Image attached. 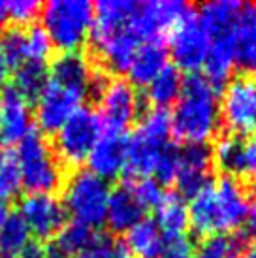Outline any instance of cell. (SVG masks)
Listing matches in <instances>:
<instances>
[{"instance_id": "83f0119b", "label": "cell", "mask_w": 256, "mask_h": 258, "mask_svg": "<svg viewBox=\"0 0 256 258\" xmlns=\"http://www.w3.org/2000/svg\"><path fill=\"white\" fill-rule=\"evenodd\" d=\"M30 241V232L17 213H10L0 226V258H15Z\"/></svg>"}, {"instance_id": "3957f363", "label": "cell", "mask_w": 256, "mask_h": 258, "mask_svg": "<svg viewBox=\"0 0 256 258\" xmlns=\"http://www.w3.org/2000/svg\"><path fill=\"white\" fill-rule=\"evenodd\" d=\"M171 117V134L183 144H206L221 124L217 87L200 74L183 79Z\"/></svg>"}, {"instance_id": "603a6c76", "label": "cell", "mask_w": 256, "mask_h": 258, "mask_svg": "<svg viewBox=\"0 0 256 258\" xmlns=\"http://www.w3.org/2000/svg\"><path fill=\"white\" fill-rule=\"evenodd\" d=\"M122 243L128 256L157 258L164 245V237L153 219H142L130 230H126V237Z\"/></svg>"}, {"instance_id": "1f68e13d", "label": "cell", "mask_w": 256, "mask_h": 258, "mask_svg": "<svg viewBox=\"0 0 256 258\" xmlns=\"http://www.w3.org/2000/svg\"><path fill=\"white\" fill-rule=\"evenodd\" d=\"M25 53H27V60L43 62V64L47 62V58L53 53V43L42 27L30 25L25 29Z\"/></svg>"}, {"instance_id": "ffe728a7", "label": "cell", "mask_w": 256, "mask_h": 258, "mask_svg": "<svg viewBox=\"0 0 256 258\" xmlns=\"http://www.w3.org/2000/svg\"><path fill=\"white\" fill-rule=\"evenodd\" d=\"M166 64H168V47L164 45L162 40L142 42L126 66L128 81L134 87H147Z\"/></svg>"}, {"instance_id": "f546056e", "label": "cell", "mask_w": 256, "mask_h": 258, "mask_svg": "<svg viewBox=\"0 0 256 258\" xmlns=\"http://www.w3.org/2000/svg\"><path fill=\"white\" fill-rule=\"evenodd\" d=\"M243 252L241 239L234 234L209 236L194 249V258H239Z\"/></svg>"}, {"instance_id": "d4e9b609", "label": "cell", "mask_w": 256, "mask_h": 258, "mask_svg": "<svg viewBox=\"0 0 256 258\" xmlns=\"http://www.w3.org/2000/svg\"><path fill=\"white\" fill-rule=\"evenodd\" d=\"M183 74L173 64H166L158 76L147 85V100L153 108L168 109L173 102H177L183 87Z\"/></svg>"}, {"instance_id": "7a4b0ae2", "label": "cell", "mask_w": 256, "mask_h": 258, "mask_svg": "<svg viewBox=\"0 0 256 258\" xmlns=\"http://www.w3.org/2000/svg\"><path fill=\"white\" fill-rule=\"evenodd\" d=\"M134 0H102L94 6L91 43L102 64L113 72H126V66L140 45L134 30Z\"/></svg>"}, {"instance_id": "44dd1931", "label": "cell", "mask_w": 256, "mask_h": 258, "mask_svg": "<svg viewBox=\"0 0 256 258\" xmlns=\"http://www.w3.org/2000/svg\"><path fill=\"white\" fill-rule=\"evenodd\" d=\"M235 64L256 72V2L241 4L234 27Z\"/></svg>"}, {"instance_id": "7bdbcfd3", "label": "cell", "mask_w": 256, "mask_h": 258, "mask_svg": "<svg viewBox=\"0 0 256 258\" xmlns=\"http://www.w3.org/2000/svg\"><path fill=\"white\" fill-rule=\"evenodd\" d=\"M10 215V211H8V206L4 200H0V226H2V222L6 221V217Z\"/></svg>"}, {"instance_id": "ac0fdd59", "label": "cell", "mask_w": 256, "mask_h": 258, "mask_svg": "<svg viewBox=\"0 0 256 258\" xmlns=\"http://www.w3.org/2000/svg\"><path fill=\"white\" fill-rule=\"evenodd\" d=\"M85 162L89 164L87 170L98 175L100 179L107 183L117 179L121 173H124L126 166V136L104 130Z\"/></svg>"}, {"instance_id": "4316f807", "label": "cell", "mask_w": 256, "mask_h": 258, "mask_svg": "<svg viewBox=\"0 0 256 258\" xmlns=\"http://www.w3.org/2000/svg\"><path fill=\"white\" fill-rule=\"evenodd\" d=\"M49 81V70L43 62L27 60L14 68V89L25 98H36Z\"/></svg>"}, {"instance_id": "e0dca14e", "label": "cell", "mask_w": 256, "mask_h": 258, "mask_svg": "<svg viewBox=\"0 0 256 258\" xmlns=\"http://www.w3.org/2000/svg\"><path fill=\"white\" fill-rule=\"evenodd\" d=\"M49 70V79L58 85H64L78 91L83 96L93 91L98 85L100 79L94 76L93 64L87 55L81 51H70V53H60L53 58Z\"/></svg>"}, {"instance_id": "d6986e66", "label": "cell", "mask_w": 256, "mask_h": 258, "mask_svg": "<svg viewBox=\"0 0 256 258\" xmlns=\"http://www.w3.org/2000/svg\"><path fill=\"white\" fill-rule=\"evenodd\" d=\"M239 8L241 2L237 0H211L200 8L198 21L211 45L234 47V27Z\"/></svg>"}, {"instance_id": "f6af8a7d", "label": "cell", "mask_w": 256, "mask_h": 258, "mask_svg": "<svg viewBox=\"0 0 256 258\" xmlns=\"http://www.w3.org/2000/svg\"><path fill=\"white\" fill-rule=\"evenodd\" d=\"M6 21V14H4V2H0V27Z\"/></svg>"}, {"instance_id": "7402d4cb", "label": "cell", "mask_w": 256, "mask_h": 258, "mask_svg": "<svg viewBox=\"0 0 256 258\" xmlns=\"http://www.w3.org/2000/svg\"><path fill=\"white\" fill-rule=\"evenodd\" d=\"M143 219V209L132 194L130 183L117 186L109 194L106 211V224L113 232H126Z\"/></svg>"}, {"instance_id": "e575fe53", "label": "cell", "mask_w": 256, "mask_h": 258, "mask_svg": "<svg viewBox=\"0 0 256 258\" xmlns=\"http://www.w3.org/2000/svg\"><path fill=\"white\" fill-rule=\"evenodd\" d=\"M72 258H128V252L122 241L96 234L93 243Z\"/></svg>"}, {"instance_id": "d590c367", "label": "cell", "mask_w": 256, "mask_h": 258, "mask_svg": "<svg viewBox=\"0 0 256 258\" xmlns=\"http://www.w3.org/2000/svg\"><path fill=\"white\" fill-rule=\"evenodd\" d=\"M132 194L138 200V204L142 206V209H155L160 204L162 196L166 192L162 190V185L158 183L155 177H142V179H136L134 183H130Z\"/></svg>"}, {"instance_id": "f1b7e54d", "label": "cell", "mask_w": 256, "mask_h": 258, "mask_svg": "<svg viewBox=\"0 0 256 258\" xmlns=\"http://www.w3.org/2000/svg\"><path fill=\"white\" fill-rule=\"evenodd\" d=\"M211 160L221 168L226 175L241 172L243 166V142L234 134L221 136L211 149Z\"/></svg>"}, {"instance_id": "52a82bcc", "label": "cell", "mask_w": 256, "mask_h": 258, "mask_svg": "<svg viewBox=\"0 0 256 258\" xmlns=\"http://www.w3.org/2000/svg\"><path fill=\"white\" fill-rule=\"evenodd\" d=\"M23 186L29 192H55L64 183V170L55 151L40 130H30L17 149Z\"/></svg>"}, {"instance_id": "5b68a950", "label": "cell", "mask_w": 256, "mask_h": 258, "mask_svg": "<svg viewBox=\"0 0 256 258\" xmlns=\"http://www.w3.org/2000/svg\"><path fill=\"white\" fill-rule=\"evenodd\" d=\"M171 117L168 109L151 108L145 111L134 134L126 138V166L124 172L132 177H153L158 158L170 145Z\"/></svg>"}, {"instance_id": "b9f144b4", "label": "cell", "mask_w": 256, "mask_h": 258, "mask_svg": "<svg viewBox=\"0 0 256 258\" xmlns=\"http://www.w3.org/2000/svg\"><path fill=\"white\" fill-rule=\"evenodd\" d=\"M247 230H249V236L256 241V200L250 204L249 215H247Z\"/></svg>"}, {"instance_id": "ba28073f", "label": "cell", "mask_w": 256, "mask_h": 258, "mask_svg": "<svg viewBox=\"0 0 256 258\" xmlns=\"http://www.w3.org/2000/svg\"><path fill=\"white\" fill-rule=\"evenodd\" d=\"M102 134H104V126L98 113L89 106H81L55 132L53 151L57 155L58 162L70 168L83 164Z\"/></svg>"}, {"instance_id": "f35d334b", "label": "cell", "mask_w": 256, "mask_h": 258, "mask_svg": "<svg viewBox=\"0 0 256 258\" xmlns=\"http://www.w3.org/2000/svg\"><path fill=\"white\" fill-rule=\"evenodd\" d=\"M241 172H245L250 179L256 181V134L243 145V166Z\"/></svg>"}, {"instance_id": "836d02e7", "label": "cell", "mask_w": 256, "mask_h": 258, "mask_svg": "<svg viewBox=\"0 0 256 258\" xmlns=\"http://www.w3.org/2000/svg\"><path fill=\"white\" fill-rule=\"evenodd\" d=\"M42 4L36 0H10L4 2V14L6 21H12L14 27L27 29L34 23L36 17H40Z\"/></svg>"}, {"instance_id": "8d00e7d4", "label": "cell", "mask_w": 256, "mask_h": 258, "mask_svg": "<svg viewBox=\"0 0 256 258\" xmlns=\"http://www.w3.org/2000/svg\"><path fill=\"white\" fill-rule=\"evenodd\" d=\"M175 175H177V147L168 145V147L164 149L162 157L158 158V164H157V168H155L153 177H155L160 185H168V183H173V181H175Z\"/></svg>"}, {"instance_id": "bcb514c9", "label": "cell", "mask_w": 256, "mask_h": 258, "mask_svg": "<svg viewBox=\"0 0 256 258\" xmlns=\"http://www.w3.org/2000/svg\"><path fill=\"white\" fill-rule=\"evenodd\" d=\"M0 144H2V136H0Z\"/></svg>"}, {"instance_id": "9a60e30c", "label": "cell", "mask_w": 256, "mask_h": 258, "mask_svg": "<svg viewBox=\"0 0 256 258\" xmlns=\"http://www.w3.org/2000/svg\"><path fill=\"white\" fill-rule=\"evenodd\" d=\"M211 149L206 144H185L177 147V175L175 181L183 196H194L209 181Z\"/></svg>"}, {"instance_id": "8fae6325", "label": "cell", "mask_w": 256, "mask_h": 258, "mask_svg": "<svg viewBox=\"0 0 256 258\" xmlns=\"http://www.w3.org/2000/svg\"><path fill=\"white\" fill-rule=\"evenodd\" d=\"M209 38L206 30L202 29L198 15L190 12L175 29L170 32L168 55L175 60V68L179 72L185 70L190 74H198V70L206 64L209 55Z\"/></svg>"}, {"instance_id": "7c38bea8", "label": "cell", "mask_w": 256, "mask_h": 258, "mask_svg": "<svg viewBox=\"0 0 256 258\" xmlns=\"http://www.w3.org/2000/svg\"><path fill=\"white\" fill-rule=\"evenodd\" d=\"M190 12V6L181 0L136 2L134 19H132L134 30L140 42L162 40L164 34L171 32Z\"/></svg>"}, {"instance_id": "8992f818", "label": "cell", "mask_w": 256, "mask_h": 258, "mask_svg": "<svg viewBox=\"0 0 256 258\" xmlns=\"http://www.w3.org/2000/svg\"><path fill=\"white\" fill-rule=\"evenodd\" d=\"M109 183L89 170L79 168L62 183V206L74 222L96 230L106 222Z\"/></svg>"}, {"instance_id": "4fadbf2b", "label": "cell", "mask_w": 256, "mask_h": 258, "mask_svg": "<svg viewBox=\"0 0 256 258\" xmlns=\"http://www.w3.org/2000/svg\"><path fill=\"white\" fill-rule=\"evenodd\" d=\"M87 96H83L78 91H72L68 87L58 85L55 81H47V85L42 89V93L36 96L34 100V121L40 126V132L45 134H55L64 122L76 113Z\"/></svg>"}, {"instance_id": "30bf717a", "label": "cell", "mask_w": 256, "mask_h": 258, "mask_svg": "<svg viewBox=\"0 0 256 258\" xmlns=\"http://www.w3.org/2000/svg\"><path fill=\"white\" fill-rule=\"evenodd\" d=\"M221 121L234 136L256 132V78L237 76L228 81L219 102Z\"/></svg>"}, {"instance_id": "74e56055", "label": "cell", "mask_w": 256, "mask_h": 258, "mask_svg": "<svg viewBox=\"0 0 256 258\" xmlns=\"http://www.w3.org/2000/svg\"><path fill=\"white\" fill-rule=\"evenodd\" d=\"M157 258H194V245L186 236L168 237Z\"/></svg>"}, {"instance_id": "60d3db41", "label": "cell", "mask_w": 256, "mask_h": 258, "mask_svg": "<svg viewBox=\"0 0 256 258\" xmlns=\"http://www.w3.org/2000/svg\"><path fill=\"white\" fill-rule=\"evenodd\" d=\"M10 72H12V68H10L6 57H4V53L0 49V91L6 89V81H8V78H10Z\"/></svg>"}, {"instance_id": "484cf974", "label": "cell", "mask_w": 256, "mask_h": 258, "mask_svg": "<svg viewBox=\"0 0 256 258\" xmlns=\"http://www.w3.org/2000/svg\"><path fill=\"white\" fill-rule=\"evenodd\" d=\"M94 237H96V230L72 221L58 230V234L53 237L51 247H55L66 258H72L87 249L94 241Z\"/></svg>"}, {"instance_id": "5bb4252c", "label": "cell", "mask_w": 256, "mask_h": 258, "mask_svg": "<svg viewBox=\"0 0 256 258\" xmlns=\"http://www.w3.org/2000/svg\"><path fill=\"white\" fill-rule=\"evenodd\" d=\"M27 224L30 236L49 239L66 224V209L55 192H29L21 196L15 211Z\"/></svg>"}, {"instance_id": "277c9868", "label": "cell", "mask_w": 256, "mask_h": 258, "mask_svg": "<svg viewBox=\"0 0 256 258\" xmlns=\"http://www.w3.org/2000/svg\"><path fill=\"white\" fill-rule=\"evenodd\" d=\"M40 19L53 49L79 51L93 30L94 4L89 0H49L40 10Z\"/></svg>"}, {"instance_id": "9c48e42d", "label": "cell", "mask_w": 256, "mask_h": 258, "mask_svg": "<svg viewBox=\"0 0 256 258\" xmlns=\"http://www.w3.org/2000/svg\"><path fill=\"white\" fill-rule=\"evenodd\" d=\"M142 109L140 94L128 79L121 76L98 81V117L106 132L124 134Z\"/></svg>"}, {"instance_id": "cb8c5ba5", "label": "cell", "mask_w": 256, "mask_h": 258, "mask_svg": "<svg viewBox=\"0 0 256 258\" xmlns=\"http://www.w3.org/2000/svg\"><path fill=\"white\" fill-rule=\"evenodd\" d=\"M155 213H157L155 222L162 234L168 237L185 236V230L188 228V208L181 194H164L160 204L155 208Z\"/></svg>"}, {"instance_id": "d6a6232c", "label": "cell", "mask_w": 256, "mask_h": 258, "mask_svg": "<svg viewBox=\"0 0 256 258\" xmlns=\"http://www.w3.org/2000/svg\"><path fill=\"white\" fill-rule=\"evenodd\" d=\"M0 49L6 57L10 68H17L19 64L27 62L25 53V29L10 27L0 34Z\"/></svg>"}, {"instance_id": "6da1fadb", "label": "cell", "mask_w": 256, "mask_h": 258, "mask_svg": "<svg viewBox=\"0 0 256 258\" xmlns=\"http://www.w3.org/2000/svg\"><path fill=\"white\" fill-rule=\"evenodd\" d=\"M188 226L200 236H221L241 228L249 215V190L234 175L209 179L190 198Z\"/></svg>"}, {"instance_id": "2e32d148", "label": "cell", "mask_w": 256, "mask_h": 258, "mask_svg": "<svg viewBox=\"0 0 256 258\" xmlns=\"http://www.w3.org/2000/svg\"><path fill=\"white\" fill-rule=\"evenodd\" d=\"M34 124L32 104L14 87L0 91V136L4 142L19 144Z\"/></svg>"}, {"instance_id": "ab89813d", "label": "cell", "mask_w": 256, "mask_h": 258, "mask_svg": "<svg viewBox=\"0 0 256 258\" xmlns=\"http://www.w3.org/2000/svg\"><path fill=\"white\" fill-rule=\"evenodd\" d=\"M15 258H47V245L43 243V241L30 239Z\"/></svg>"}, {"instance_id": "4dcf8cb0", "label": "cell", "mask_w": 256, "mask_h": 258, "mask_svg": "<svg viewBox=\"0 0 256 258\" xmlns=\"http://www.w3.org/2000/svg\"><path fill=\"white\" fill-rule=\"evenodd\" d=\"M21 170L14 149H0V200H10L21 192Z\"/></svg>"}, {"instance_id": "ee69618b", "label": "cell", "mask_w": 256, "mask_h": 258, "mask_svg": "<svg viewBox=\"0 0 256 258\" xmlns=\"http://www.w3.org/2000/svg\"><path fill=\"white\" fill-rule=\"evenodd\" d=\"M239 258H256V243L250 245L249 249H245V251L241 252V256Z\"/></svg>"}]
</instances>
